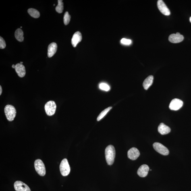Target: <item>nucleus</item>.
<instances>
[{
  "mask_svg": "<svg viewBox=\"0 0 191 191\" xmlns=\"http://www.w3.org/2000/svg\"><path fill=\"white\" fill-rule=\"evenodd\" d=\"M105 155L108 164L109 165H113L115 157V150L114 146L111 145L108 146L105 149Z\"/></svg>",
  "mask_w": 191,
  "mask_h": 191,
  "instance_id": "f257e3e1",
  "label": "nucleus"
},
{
  "mask_svg": "<svg viewBox=\"0 0 191 191\" xmlns=\"http://www.w3.org/2000/svg\"><path fill=\"white\" fill-rule=\"evenodd\" d=\"M4 112L7 120L10 121L13 120L16 117V111L14 106L7 105L4 108Z\"/></svg>",
  "mask_w": 191,
  "mask_h": 191,
  "instance_id": "f03ea898",
  "label": "nucleus"
},
{
  "mask_svg": "<svg viewBox=\"0 0 191 191\" xmlns=\"http://www.w3.org/2000/svg\"><path fill=\"white\" fill-rule=\"evenodd\" d=\"M34 166L36 170L40 176H44L46 174L45 165L42 160L38 159L34 162Z\"/></svg>",
  "mask_w": 191,
  "mask_h": 191,
  "instance_id": "7ed1b4c3",
  "label": "nucleus"
},
{
  "mask_svg": "<svg viewBox=\"0 0 191 191\" xmlns=\"http://www.w3.org/2000/svg\"><path fill=\"white\" fill-rule=\"evenodd\" d=\"M59 169L61 175L63 176H67L69 174L71 171L70 167L67 159H63L61 161Z\"/></svg>",
  "mask_w": 191,
  "mask_h": 191,
  "instance_id": "20e7f679",
  "label": "nucleus"
},
{
  "mask_svg": "<svg viewBox=\"0 0 191 191\" xmlns=\"http://www.w3.org/2000/svg\"><path fill=\"white\" fill-rule=\"evenodd\" d=\"M44 109L47 114L49 116H51L55 113L56 105L54 101H50L45 104Z\"/></svg>",
  "mask_w": 191,
  "mask_h": 191,
  "instance_id": "39448f33",
  "label": "nucleus"
},
{
  "mask_svg": "<svg viewBox=\"0 0 191 191\" xmlns=\"http://www.w3.org/2000/svg\"><path fill=\"white\" fill-rule=\"evenodd\" d=\"M153 148L156 151L164 155H167L169 153L168 149L159 143L155 142L153 144Z\"/></svg>",
  "mask_w": 191,
  "mask_h": 191,
  "instance_id": "423d86ee",
  "label": "nucleus"
},
{
  "mask_svg": "<svg viewBox=\"0 0 191 191\" xmlns=\"http://www.w3.org/2000/svg\"><path fill=\"white\" fill-rule=\"evenodd\" d=\"M183 102L180 100L175 98L172 100L169 104V108L171 110L177 111L182 107Z\"/></svg>",
  "mask_w": 191,
  "mask_h": 191,
  "instance_id": "0eeeda50",
  "label": "nucleus"
},
{
  "mask_svg": "<svg viewBox=\"0 0 191 191\" xmlns=\"http://www.w3.org/2000/svg\"><path fill=\"white\" fill-rule=\"evenodd\" d=\"M157 5L158 9L161 12L166 16L170 15V12L166 5L163 1L159 0L158 1Z\"/></svg>",
  "mask_w": 191,
  "mask_h": 191,
  "instance_id": "6e6552de",
  "label": "nucleus"
},
{
  "mask_svg": "<svg viewBox=\"0 0 191 191\" xmlns=\"http://www.w3.org/2000/svg\"><path fill=\"white\" fill-rule=\"evenodd\" d=\"M15 190L16 191H31L29 187L21 181H16L14 184Z\"/></svg>",
  "mask_w": 191,
  "mask_h": 191,
  "instance_id": "1a4fd4ad",
  "label": "nucleus"
},
{
  "mask_svg": "<svg viewBox=\"0 0 191 191\" xmlns=\"http://www.w3.org/2000/svg\"><path fill=\"white\" fill-rule=\"evenodd\" d=\"M184 39V36L178 32L176 34L170 35L169 36V40L170 42L173 43H179L182 42Z\"/></svg>",
  "mask_w": 191,
  "mask_h": 191,
  "instance_id": "9d476101",
  "label": "nucleus"
},
{
  "mask_svg": "<svg viewBox=\"0 0 191 191\" xmlns=\"http://www.w3.org/2000/svg\"><path fill=\"white\" fill-rule=\"evenodd\" d=\"M140 153L137 149L133 147L129 150L127 152V156L129 159L135 161L139 157Z\"/></svg>",
  "mask_w": 191,
  "mask_h": 191,
  "instance_id": "9b49d317",
  "label": "nucleus"
},
{
  "mask_svg": "<svg viewBox=\"0 0 191 191\" xmlns=\"http://www.w3.org/2000/svg\"><path fill=\"white\" fill-rule=\"evenodd\" d=\"M15 70L18 76L23 78L25 76L26 69L25 66L22 64L17 63L15 65Z\"/></svg>",
  "mask_w": 191,
  "mask_h": 191,
  "instance_id": "f8f14e48",
  "label": "nucleus"
},
{
  "mask_svg": "<svg viewBox=\"0 0 191 191\" xmlns=\"http://www.w3.org/2000/svg\"><path fill=\"white\" fill-rule=\"evenodd\" d=\"M149 168L147 165L144 164L141 166L137 171V174L141 177H145L147 176Z\"/></svg>",
  "mask_w": 191,
  "mask_h": 191,
  "instance_id": "ddd939ff",
  "label": "nucleus"
},
{
  "mask_svg": "<svg viewBox=\"0 0 191 191\" xmlns=\"http://www.w3.org/2000/svg\"><path fill=\"white\" fill-rule=\"evenodd\" d=\"M82 34L80 32H77L73 35L71 40L72 45L74 47H76L77 44L82 41Z\"/></svg>",
  "mask_w": 191,
  "mask_h": 191,
  "instance_id": "4468645a",
  "label": "nucleus"
},
{
  "mask_svg": "<svg viewBox=\"0 0 191 191\" xmlns=\"http://www.w3.org/2000/svg\"><path fill=\"white\" fill-rule=\"evenodd\" d=\"M57 46L55 42H52L48 46V56L51 58L55 54L57 51Z\"/></svg>",
  "mask_w": 191,
  "mask_h": 191,
  "instance_id": "2eb2a0df",
  "label": "nucleus"
},
{
  "mask_svg": "<svg viewBox=\"0 0 191 191\" xmlns=\"http://www.w3.org/2000/svg\"><path fill=\"white\" fill-rule=\"evenodd\" d=\"M158 131L162 135L168 134L171 132V129L164 123H160L158 127Z\"/></svg>",
  "mask_w": 191,
  "mask_h": 191,
  "instance_id": "dca6fc26",
  "label": "nucleus"
},
{
  "mask_svg": "<svg viewBox=\"0 0 191 191\" xmlns=\"http://www.w3.org/2000/svg\"><path fill=\"white\" fill-rule=\"evenodd\" d=\"M153 79L154 77L153 76H150L144 80L143 85L145 89L147 90L152 85L153 83Z\"/></svg>",
  "mask_w": 191,
  "mask_h": 191,
  "instance_id": "f3484780",
  "label": "nucleus"
},
{
  "mask_svg": "<svg viewBox=\"0 0 191 191\" xmlns=\"http://www.w3.org/2000/svg\"><path fill=\"white\" fill-rule=\"evenodd\" d=\"M15 37L19 42H22L24 40V32L20 28L17 29L15 32Z\"/></svg>",
  "mask_w": 191,
  "mask_h": 191,
  "instance_id": "a211bd4d",
  "label": "nucleus"
},
{
  "mask_svg": "<svg viewBox=\"0 0 191 191\" xmlns=\"http://www.w3.org/2000/svg\"><path fill=\"white\" fill-rule=\"evenodd\" d=\"M28 12L31 16L34 18H38L40 17V13L35 9L30 8L28 9Z\"/></svg>",
  "mask_w": 191,
  "mask_h": 191,
  "instance_id": "6ab92c4d",
  "label": "nucleus"
},
{
  "mask_svg": "<svg viewBox=\"0 0 191 191\" xmlns=\"http://www.w3.org/2000/svg\"><path fill=\"white\" fill-rule=\"evenodd\" d=\"M112 109V107H110L107 108L104 110V111H102L101 113L97 117V121H99L102 118H103L105 116V115L107 114L108 112L111 110Z\"/></svg>",
  "mask_w": 191,
  "mask_h": 191,
  "instance_id": "aec40b11",
  "label": "nucleus"
},
{
  "mask_svg": "<svg viewBox=\"0 0 191 191\" xmlns=\"http://www.w3.org/2000/svg\"><path fill=\"white\" fill-rule=\"evenodd\" d=\"M62 1L59 0L58 1V5L56 7V10L58 13H62L63 9V3Z\"/></svg>",
  "mask_w": 191,
  "mask_h": 191,
  "instance_id": "412c9836",
  "label": "nucleus"
},
{
  "mask_svg": "<svg viewBox=\"0 0 191 191\" xmlns=\"http://www.w3.org/2000/svg\"><path fill=\"white\" fill-rule=\"evenodd\" d=\"M71 20V16L69 15L68 12H66L65 13L63 17L64 23L65 25H67L69 24Z\"/></svg>",
  "mask_w": 191,
  "mask_h": 191,
  "instance_id": "4be33fe9",
  "label": "nucleus"
},
{
  "mask_svg": "<svg viewBox=\"0 0 191 191\" xmlns=\"http://www.w3.org/2000/svg\"><path fill=\"white\" fill-rule=\"evenodd\" d=\"M99 88L100 89L106 91H109L110 90V87L105 83H101L99 85Z\"/></svg>",
  "mask_w": 191,
  "mask_h": 191,
  "instance_id": "5701e85b",
  "label": "nucleus"
},
{
  "mask_svg": "<svg viewBox=\"0 0 191 191\" xmlns=\"http://www.w3.org/2000/svg\"><path fill=\"white\" fill-rule=\"evenodd\" d=\"M121 43L123 44V45H131L132 43V40L129 39H127L126 38H123L121 40Z\"/></svg>",
  "mask_w": 191,
  "mask_h": 191,
  "instance_id": "b1692460",
  "label": "nucleus"
},
{
  "mask_svg": "<svg viewBox=\"0 0 191 191\" xmlns=\"http://www.w3.org/2000/svg\"><path fill=\"white\" fill-rule=\"evenodd\" d=\"M6 44L4 39L1 36L0 37V48L1 49H4L6 47Z\"/></svg>",
  "mask_w": 191,
  "mask_h": 191,
  "instance_id": "393cba45",
  "label": "nucleus"
},
{
  "mask_svg": "<svg viewBox=\"0 0 191 191\" xmlns=\"http://www.w3.org/2000/svg\"><path fill=\"white\" fill-rule=\"evenodd\" d=\"M2 92V89L1 86V85L0 86V95H1Z\"/></svg>",
  "mask_w": 191,
  "mask_h": 191,
  "instance_id": "a878e982",
  "label": "nucleus"
},
{
  "mask_svg": "<svg viewBox=\"0 0 191 191\" xmlns=\"http://www.w3.org/2000/svg\"><path fill=\"white\" fill-rule=\"evenodd\" d=\"M12 68H15V65H13L12 66Z\"/></svg>",
  "mask_w": 191,
  "mask_h": 191,
  "instance_id": "bb28decb",
  "label": "nucleus"
},
{
  "mask_svg": "<svg viewBox=\"0 0 191 191\" xmlns=\"http://www.w3.org/2000/svg\"><path fill=\"white\" fill-rule=\"evenodd\" d=\"M190 22L191 23V17L190 18Z\"/></svg>",
  "mask_w": 191,
  "mask_h": 191,
  "instance_id": "cd10ccee",
  "label": "nucleus"
},
{
  "mask_svg": "<svg viewBox=\"0 0 191 191\" xmlns=\"http://www.w3.org/2000/svg\"><path fill=\"white\" fill-rule=\"evenodd\" d=\"M20 63L21 64H22L23 63V62H20Z\"/></svg>",
  "mask_w": 191,
  "mask_h": 191,
  "instance_id": "c85d7f7f",
  "label": "nucleus"
},
{
  "mask_svg": "<svg viewBox=\"0 0 191 191\" xmlns=\"http://www.w3.org/2000/svg\"><path fill=\"white\" fill-rule=\"evenodd\" d=\"M22 28V27H21V28Z\"/></svg>",
  "mask_w": 191,
  "mask_h": 191,
  "instance_id": "c756f323",
  "label": "nucleus"
}]
</instances>
